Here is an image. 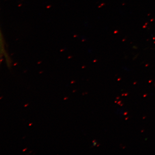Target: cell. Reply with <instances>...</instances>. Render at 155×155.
<instances>
[{
	"label": "cell",
	"mask_w": 155,
	"mask_h": 155,
	"mask_svg": "<svg viewBox=\"0 0 155 155\" xmlns=\"http://www.w3.org/2000/svg\"><path fill=\"white\" fill-rule=\"evenodd\" d=\"M3 58H5L7 61L9 60L8 58V55L7 54L5 47L4 38H3L2 31H1V28H0V58L2 59Z\"/></svg>",
	"instance_id": "1"
}]
</instances>
